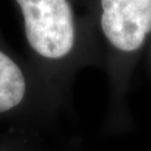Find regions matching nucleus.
Here are the masks:
<instances>
[{"instance_id": "nucleus-1", "label": "nucleus", "mask_w": 151, "mask_h": 151, "mask_svg": "<svg viewBox=\"0 0 151 151\" xmlns=\"http://www.w3.org/2000/svg\"><path fill=\"white\" fill-rule=\"evenodd\" d=\"M20 7L28 44L37 54L60 60L70 53L75 26L68 0H16Z\"/></svg>"}, {"instance_id": "nucleus-3", "label": "nucleus", "mask_w": 151, "mask_h": 151, "mask_svg": "<svg viewBox=\"0 0 151 151\" xmlns=\"http://www.w3.org/2000/svg\"><path fill=\"white\" fill-rule=\"evenodd\" d=\"M26 93V81L19 66L0 50V113L16 108Z\"/></svg>"}, {"instance_id": "nucleus-2", "label": "nucleus", "mask_w": 151, "mask_h": 151, "mask_svg": "<svg viewBox=\"0 0 151 151\" xmlns=\"http://www.w3.org/2000/svg\"><path fill=\"white\" fill-rule=\"evenodd\" d=\"M101 27L122 52H134L151 32V0H101Z\"/></svg>"}]
</instances>
